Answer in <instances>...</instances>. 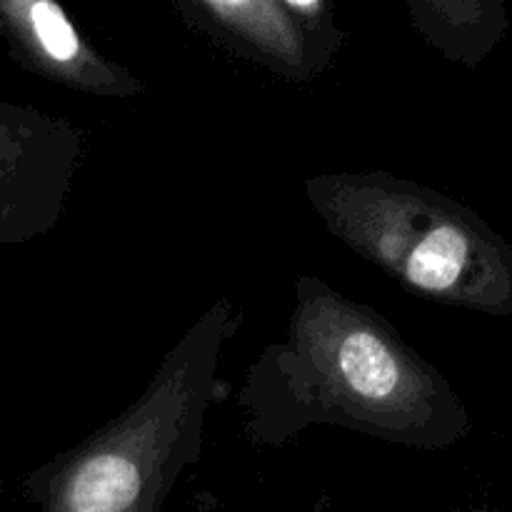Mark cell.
Wrapping results in <instances>:
<instances>
[{
	"label": "cell",
	"instance_id": "obj_9",
	"mask_svg": "<svg viewBox=\"0 0 512 512\" xmlns=\"http://www.w3.org/2000/svg\"><path fill=\"white\" fill-rule=\"evenodd\" d=\"M458 512H488V510H458Z\"/></svg>",
	"mask_w": 512,
	"mask_h": 512
},
{
	"label": "cell",
	"instance_id": "obj_3",
	"mask_svg": "<svg viewBox=\"0 0 512 512\" xmlns=\"http://www.w3.org/2000/svg\"><path fill=\"white\" fill-rule=\"evenodd\" d=\"M303 190L335 240L413 295L512 315V245L460 200L385 170L313 175Z\"/></svg>",
	"mask_w": 512,
	"mask_h": 512
},
{
	"label": "cell",
	"instance_id": "obj_8",
	"mask_svg": "<svg viewBox=\"0 0 512 512\" xmlns=\"http://www.w3.org/2000/svg\"><path fill=\"white\" fill-rule=\"evenodd\" d=\"M283 5L333 58L338 55L340 45H343V33L335 20L333 0H283Z\"/></svg>",
	"mask_w": 512,
	"mask_h": 512
},
{
	"label": "cell",
	"instance_id": "obj_7",
	"mask_svg": "<svg viewBox=\"0 0 512 512\" xmlns=\"http://www.w3.org/2000/svg\"><path fill=\"white\" fill-rule=\"evenodd\" d=\"M415 30L450 63H483L505 30L503 0H408Z\"/></svg>",
	"mask_w": 512,
	"mask_h": 512
},
{
	"label": "cell",
	"instance_id": "obj_1",
	"mask_svg": "<svg viewBox=\"0 0 512 512\" xmlns=\"http://www.w3.org/2000/svg\"><path fill=\"white\" fill-rule=\"evenodd\" d=\"M238 408L258 445H285L330 425L403 448L445 450L473 430L443 373L383 315L315 275L295 280L285 338L250 363Z\"/></svg>",
	"mask_w": 512,
	"mask_h": 512
},
{
	"label": "cell",
	"instance_id": "obj_6",
	"mask_svg": "<svg viewBox=\"0 0 512 512\" xmlns=\"http://www.w3.org/2000/svg\"><path fill=\"white\" fill-rule=\"evenodd\" d=\"M25 53L43 73L95 98H138L143 83L95 53L55 0H0Z\"/></svg>",
	"mask_w": 512,
	"mask_h": 512
},
{
	"label": "cell",
	"instance_id": "obj_5",
	"mask_svg": "<svg viewBox=\"0 0 512 512\" xmlns=\"http://www.w3.org/2000/svg\"><path fill=\"white\" fill-rule=\"evenodd\" d=\"M178 5L215 43L278 78L308 83L333 63V55L283 0H178Z\"/></svg>",
	"mask_w": 512,
	"mask_h": 512
},
{
	"label": "cell",
	"instance_id": "obj_4",
	"mask_svg": "<svg viewBox=\"0 0 512 512\" xmlns=\"http://www.w3.org/2000/svg\"><path fill=\"white\" fill-rule=\"evenodd\" d=\"M83 145L68 120L0 105V243L33 240L58 223Z\"/></svg>",
	"mask_w": 512,
	"mask_h": 512
},
{
	"label": "cell",
	"instance_id": "obj_2",
	"mask_svg": "<svg viewBox=\"0 0 512 512\" xmlns=\"http://www.w3.org/2000/svg\"><path fill=\"white\" fill-rule=\"evenodd\" d=\"M243 313L220 298L175 340L143 393L28 480L40 512H160L198 463L223 348Z\"/></svg>",
	"mask_w": 512,
	"mask_h": 512
}]
</instances>
